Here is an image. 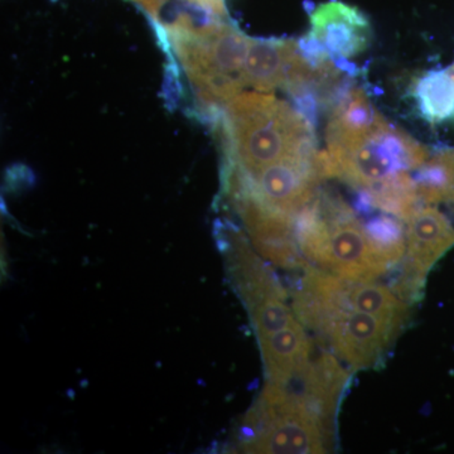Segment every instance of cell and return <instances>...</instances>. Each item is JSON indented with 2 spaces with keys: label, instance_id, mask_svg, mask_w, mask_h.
<instances>
[{
  "label": "cell",
  "instance_id": "ba28073f",
  "mask_svg": "<svg viewBox=\"0 0 454 454\" xmlns=\"http://www.w3.org/2000/svg\"><path fill=\"white\" fill-rule=\"evenodd\" d=\"M227 192L260 255L280 268L303 269L309 264L298 245L294 217L265 205L234 175L227 176Z\"/></svg>",
  "mask_w": 454,
  "mask_h": 454
},
{
  "label": "cell",
  "instance_id": "277c9868",
  "mask_svg": "<svg viewBox=\"0 0 454 454\" xmlns=\"http://www.w3.org/2000/svg\"><path fill=\"white\" fill-rule=\"evenodd\" d=\"M428 158L426 146L387 124L349 148L319 151L317 164L322 177L339 178L363 191L417 170Z\"/></svg>",
  "mask_w": 454,
  "mask_h": 454
},
{
  "label": "cell",
  "instance_id": "52a82bcc",
  "mask_svg": "<svg viewBox=\"0 0 454 454\" xmlns=\"http://www.w3.org/2000/svg\"><path fill=\"white\" fill-rule=\"evenodd\" d=\"M406 254L393 291L405 301H419L430 269L454 247V227L433 205H422L406 221Z\"/></svg>",
  "mask_w": 454,
  "mask_h": 454
},
{
  "label": "cell",
  "instance_id": "d6986e66",
  "mask_svg": "<svg viewBox=\"0 0 454 454\" xmlns=\"http://www.w3.org/2000/svg\"><path fill=\"white\" fill-rule=\"evenodd\" d=\"M131 2L137 3L140 8L145 9L149 16L158 18L166 0H131Z\"/></svg>",
  "mask_w": 454,
  "mask_h": 454
},
{
  "label": "cell",
  "instance_id": "9c48e42d",
  "mask_svg": "<svg viewBox=\"0 0 454 454\" xmlns=\"http://www.w3.org/2000/svg\"><path fill=\"white\" fill-rule=\"evenodd\" d=\"M317 153L318 151L312 154L291 155L252 176L236 168L230 172L265 205L295 217L318 195L319 184L324 177L317 166Z\"/></svg>",
  "mask_w": 454,
  "mask_h": 454
},
{
  "label": "cell",
  "instance_id": "2e32d148",
  "mask_svg": "<svg viewBox=\"0 0 454 454\" xmlns=\"http://www.w3.org/2000/svg\"><path fill=\"white\" fill-rule=\"evenodd\" d=\"M364 226L376 253L391 267H397L406 254V227L402 220L385 214L373 217Z\"/></svg>",
  "mask_w": 454,
  "mask_h": 454
},
{
  "label": "cell",
  "instance_id": "4fadbf2b",
  "mask_svg": "<svg viewBox=\"0 0 454 454\" xmlns=\"http://www.w3.org/2000/svg\"><path fill=\"white\" fill-rule=\"evenodd\" d=\"M298 56V42L250 38L244 79L247 86L260 92L286 88Z\"/></svg>",
  "mask_w": 454,
  "mask_h": 454
},
{
  "label": "cell",
  "instance_id": "6da1fadb",
  "mask_svg": "<svg viewBox=\"0 0 454 454\" xmlns=\"http://www.w3.org/2000/svg\"><path fill=\"white\" fill-rule=\"evenodd\" d=\"M232 167L247 176L298 154L317 152L309 119L268 92H240L223 107Z\"/></svg>",
  "mask_w": 454,
  "mask_h": 454
},
{
  "label": "cell",
  "instance_id": "5bb4252c",
  "mask_svg": "<svg viewBox=\"0 0 454 454\" xmlns=\"http://www.w3.org/2000/svg\"><path fill=\"white\" fill-rule=\"evenodd\" d=\"M260 351L269 381L286 382L312 358L313 346L301 321L268 336L260 337Z\"/></svg>",
  "mask_w": 454,
  "mask_h": 454
},
{
  "label": "cell",
  "instance_id": "ffe728a7",
  "mask_svg": "<svg viewBox=\"0 0 454 454\" xmlns=\"http://www.w3.org/2000/svg\"><path fill=\"white\" fill-rule=\"evenodd\" d=\"M450 153H452V162H453V181H452V187H450V197H448L447 203H450V205L454 206V148L450 149Z\"/></svg>",
  "mask_w": 454,
  "mask_h": 454
},
{
  "label": "cell",
  "instance_id": "5b68a950",
  "mask_svg": "<svg viewBox=\"0 0 454 454\" xmlns=\"http://www.w3.org/2000/svg\"><path fill=\"white\" fill-rule=\"evenodd\" d=\"M318 333L330 351L352 372L375 369L390 351L404 325L361 310H324L301 321Z\"/></svg>",
  "mask_w": 454,
  "mask_h": 454
},
{
  "label": "cell",
  "instance_id": "e0dca14e",
  "mask_svg": "<svg viewBox=\"0 0 454 454\" xmlns=\"http://www.w3.org/2000/svg\"><path fill=\"white\" fill-rule=\"evenodd\" d=\"M258 339L268 336L298 321L289 309L286 298L270 297L258 301L247 309Z\"/></svg>",
  "mask_w": 454,
  "mask_h": 454
},
{
  "label": "cell",
  "instance_id": "9a60e30c",
  "mask_svg": "<svg viewBox=\"0 0 454 454\" xmlns=\"http://www.w3.org/2000/svg\"><path fill=\"white\" fill-rule=\"evenodd\" d=\"M413 97L423 118L430 124L454 122V62L418 77Z\"/></svg>",
  "mask_w": 454,
  "mask_h": 454
},
{
  "label": "cell",
  "instance_id": "3957f363",
  "mask_svg": "<svg viewBox=\"0 0 454 454\" xmlns=\"http://www.w3.org/2000/svg\"><path fill=\"white\" fill-rule=\"evenodd\" d=\"M333 420L301 394L269 381L258 405L245 419L241 450L267 454L327 453L333 448Z\"/></svg>",
  "mask_w": 454,
  "mask_h": 454
},
{
  "label": "cell",
  "instance_id": "8992f818",
  "mask_svg": "<svg viewBox=\"0 0 454 454\" xmlns=\"http://www.w3.org/2000/svg\"><path fill=\"white\" fill-rule=\"evenodd\" d=\"M319 203L330 234L315 267L354 280H378L389 273L393 267L373 249L365 226L357 220L348 203L340 197L321 192Z\"/></svg>",
  "mask_w": 454,
  "mask_h": 454
},
{
  "label": "cell",
  "instance_id": "ac0fdd59",
  "mask_svg": "<svg viewBox=\"0 0 454 454\" xmlns=\"http://www.w3.org/2000/svg\"><path fill=\"white\" fill-rule=\"evenodd\" d=\"M202 11L217 18L226 17L225 0H188Z\"/></svg>",
  "mask_w": 454,
  "mask_h": 454
},
{
  "label": "cell",
  "instance_id": "7c38bea8",
  "mask_svg": "<svg viewBox=\"0 0 454 454\" xmlns=\"http://www.w3.org/2000/svg\"><path fill=\"white\" fill-rule=\"evenodd\" d=\"M230 238L231 241L227 244L230 277L247 309L265 298L288 300V293L280 286L276 274L254 254L245 236L238 231Z\"/></svg>",
  "mask_w": 454,
  "mask_h": 454
},
{
  "label": "cell",
  "instance_id": "8fae6325",
  "mask_svg": "<svg viewBox=\"0 0 454 454\" xmlns=\"http://www.w3.org/2000/svg\"><path fill=\"white\" fill-rule=\"evenodd\" d=\"M389 122L375 109L365 91L352 86L333 106L327 125L325 149L349 148L378 133Z\"/></svg>",
  "mask_w": 454,
  "mask_h": 454
},
{
  "label": "cell",
  "instance_id": "7a4b0ae2",
  "mask_svg": "<svg viewBox=\"0 0 454 454\" xmlns=\"http://www.w3.org/2000/svg\"><path fill=\"white\" fill-rule=\"evenodd\" d=\"M166 31L202 106L225 107L247 86L244 67L250 38L235 27L219 20L196 25L179 14Z\"/></svg>",
  "mask_w": 454,
  "mask_h": 454
},
{
  "label": "cell",
  "instance_id": "30bf717a",
  "mask_svg": "<svg viewBox=\"0 0 454 454\" xmlns=\"http://www.w3.org/2000/svg\"><path fill=\"white\" fill-rule=\"evenodd\" d=\"M310 31L337 59H354L369 49L372 25L357 8L330 0L310 13Z\"/></svg>",
  "mask_w": 454,
  "mask_h": 454
}]
</instances>
